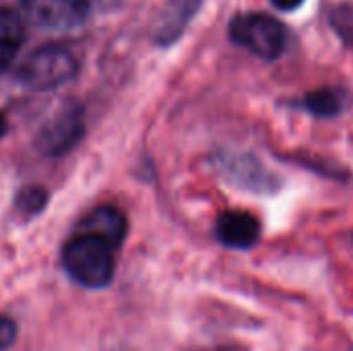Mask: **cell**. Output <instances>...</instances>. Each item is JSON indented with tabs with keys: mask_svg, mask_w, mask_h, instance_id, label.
<instances>
[{
	"mask_svg": "<svg viewBox=\"0 0 353 351\" xmlns=\"http://www.w3.org/2000/svg\"><path fill=\"white\" fill-rule=\"evenodd\" d=\"M116 246L108 240L77 232L62 250V265L66 273L89 290H101L112 283L116 269Z\"/></svg>",
	"mask_w": 353,
	"mask_h": 351,
	"instance_id": "obj_1",
	"label": "cell"
},
{
	"mask_svg": "<svg viewBox=\"0 0 353 351\" xmlns=\"http://www.w3.org/2000/svg\"><path fill=\"white\" fill-rule=\"evenodd\" d=\"M230 39L263 60H277L288 52L290 29L267 12H242L230 21Z\"/></svg>",
	"mask_w": 353,
	"mask_h": 351,
	"instance_id": "obj_2",
	"label": "cell"
},
{
	"mask_svg": "<svg viewBox=\"0 0 353 351\" xmlns=\"http://www.w3.org/2000/svg\"><path fill=\"white\" fill-rule=\"evenodd\" d=\"M74 72H77L74 56L66 48L50 43L37 48L21 62L17 79L21 85L33 91H48L70 81Z\"/></svg>",
	"mask_w": 353,
	"mask_h": 351,
	"instance_id": "obj_3",
	"label": "cell"
},
{
	"mask_svg": "<svg viewBox=\"0 0 353 351\" xmlns=\"http://www.w3.org/2000/svg\"><path fill=\"white\" fill-rule=\"evenodd\" d=\"M29 23L50 31H66L83 25L89 17V0H21Z\"/></svg>",
	"mask_w": 353,
	"mask_h": 351,
	"instance_id": "obj_4",
	"label": "cell"
},
{
	"mask_svg": "<svg viewBox=\"0 0 353 351\" xmlns=\"http://www.w3.org/2000/svg\"><path fill=\"white\" fill-rule=\"evenodd\" d=\"M85 132V116L79 106H66L52 116L37 132V149L46 155L58 157L68 153Z\"/></svg>",
	"mask_w": 353,
	"mask_h": 351,
	"instance_id": "obj_5",
	"label": "cell"
},
{
	"mask_svg": "<svg viewBox=\"0 0 353 351\" xmlns=\"http://www.w3.org/2000/svg\"><path fill=\"white\" fill-rule=\"evenodd\" d=\"M261 221L248 211H225L215 223L217 240L234 250H248L261 240Z\"/></svg>",
	"mask_w": 353,
	"mask_h": 351,
	"instance_id": "obj_6",
	"label": "cell"
},
{
	"mask_svg": "<svg viewBox=\"0 0 353 351\" xmlns=\"http://www.w3.org/2000/svg\"><path fill=\"white\" fill-rule=\"evenodd\" d=\"M225 172L234 182H238V186L248 188L252 192L271 194L279 188V178L250 155L234 157L232 161L225 163Z\"/></svg>",
	"mask_w": 353,
	"mask_h": 351,
	"instance_id": "obj_7",
	"label": "cell"
},
{
	"mask_svg": "<svg viewBox=\"0 0 353 351\" xmlns=\"http://www.w3.org/2000/svg\"><path fill=\"white\" fill-rule=\"evenodd\" d=\"M126 228L128 225H126L124 213L112 205H103V207H97L91 213H87L83 217V221L79 223L77 232L95 234V236L108 240L110 244H114L118 248L126 236Z\"/></svg>",
	"mask_w": 353,
	"mask_h": 351,
	"instance_id": "obj_8",
	"label": "cell"
},
{
	"mask_svg": "<svg viewBox=\"0 0 353 351\" xmlns=\"http://www.w3.org/2000/svg\"><path fill=\"white\" fill-rule=\"evenodd\" d=\"M23 39V19L12 8H0V74L12 64Z\"/></svg>",
	"mask_w": 353,
	"mask_h": 351,
	"instance_id": "obj_9",
	"label": "cell"
},
{
	"mask_svg": "<svg viewBox=\"0 0 353 351\" xmlns=\"http://www.w3.org/2000/svg\"><path fill=\"white\" fill-rule=\"evenodd\" d=\"M345 103V93L335 87H321L316 91L306 93L300 101H294V106L306 110L316 118H335L343 112Z\"/></svg>",
	"mask_w": 353,
	"mask_h": 351,
	"instance_id": "obj_10",
	"label": "cell"
},
{
	"mask_svg": "<svg viewBox=\"0 0 353 351\" xmlns=\"http://www.w3.org/2000/svg\"><path fill=\"white\" fill-rule=\"evenodd\" d=\"M329 23L337 33V37L353 50V4L350 2L337 4L329 14Z\"/></svg>",
	"mask_w": 353,
	"mask_h": 351,
	"instance_id": "obj_11",
	"label": "cell"
},
{
	"mask_svg": "<svg viewBox=\"0 0 353 351\" xmlns=\"http://www.w3.org/2000/svg\"><path fill=\"white\" fill-rule=\"evenodd\" d=\"M48 203V192L39 186H29V188H23L17 199H14V205L21 213L25 215H35L39 213Z\"/></svg>",
	"mask_w": 353,
	"mask_h": 351,
	"instance_id": "obj_12",
	"label": "cell"
},
{
	"mask_svg": "<svg viewBox=\"0 0 353 351\" xmlns=\"http://www.w3.org/2000/svg\"><path fill=\"white\" fill-rule=\"evenodd\" d=\"M17 339V325L10 317L0 312V351L8 350Z\"/></svg>",
	"mask_w": 353,
	"mask_h": 351,
	"instance_id": "obj_13",
	"label": "cell"
},
{
	"mask_svg": "<svg viewBox=\"0 0 353 351\" xmlns=\"http://www.w3.org/2000/svg\"><path fill=\"white\" fill-rule=\"evenodd\" d=\"M271 4L283 12H292V10H298L304 4V0H271Z\"/></svg>",
	"mask_w": 353,
	"mask_h": 351,
	"instance_id": "obj_14",
	"label": "cell"
},
{
	"mask_svg": "<svg viewBox=\"0 0 353 351\" xmlns=\"http://www.w3.org/2000/svg\"><path fill=\"white\" fill-rule=\"evenodd\" d=\"M4 132H6V118L0 114V139L4 137Z\"/></svg>",
	"mask_w": 353,
	"mask_h": 351,
	"instance_id": "obj_15",
	"label": "cell"
}]
</instances>
